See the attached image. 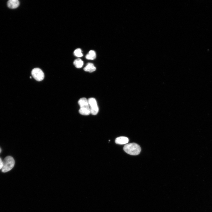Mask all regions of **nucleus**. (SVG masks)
Returning a JSON list of instances; mask_svg holds the SVG:
<instances>
[{
	"instance_id": "13",
	"label": "nucleus",
	"mask_w": 212,
	"mask_h": 212,
	"mask_svg": "<svg viewBox=\"0 0 212 212\" xmlns=\"http://www.w3.org/2000/svg\"><path fill=\"white\" fill-rule=\"evenodd\" d=\"M3 165V161L0 158V170L1 169Z\"/></svg>"
},
{
	"instance_id": "5",
	"label": "nucleus",
	"mask_w": 212,
	"mask_h": 212,
	"mask_svg": "<svg viewBox=\"0 0 212 212\" xmlns=\"http://www.w3.org/2000/svg\"><path fill=\"white\" fill-rule=\"evenodd\" d=\"M128 138L124 136L119 137L116 138L115 140V143L120 145L126 144L128 143Z\"/></svg>"
},
{
	"instance_id": "2",
	"label": "nucleus",
	"mask_w": 212,
	"mask_h": 212,
	"mask_svg": "<svg viewBox=\"0 0 212 212\" xmlns=\"http://www.w3.org/2000/svg\"><path fill=\"white\" fill-rule=\"evenodd\" d=\"M14 164V160L12 157H6L3 161V165L1 169L2 171L5 173L9 171L13 168Z\"/></svg>"
},
{
	"instance_id": "4",
	"label": "nucleus",
	"mask_w": 212,
	"mask_h": 212,
	"mask_svg": "<svg viewBox=\"0 0 212 212\" xmlns=\"http://www.w3.org/2000/svg\"><path fill=\"white\" fill-rule=\"evenodd\" d=\"M31 74L33 77L38 81H41L44 79V73L40 68H36L33 69L32 71Z\"/></svg>"
},
{
	"instance_id": "3",
	"label": "nucleus",
	"mask_w": 212,
	"mask_h": 212,
	"mask_svg": "<svg viewBox=\"0 0 212 212\" xmlns=\"http://www.w3.org/2000/svg\"><path fill=\"white\" fill-rule=\"evenodd\" d=\"M88 101L90 113L93 115H97L99 111V108L96 99L94 98H90L88 100Z\"/></svg>"
},
{
	"instance_id": "14",
	"label": "nucleus",
	"mask_w": 212,
	"mask_h": 212,
	"mask_svg": "<svg viewBox=\"0 0 212 212\" xmlns=\"http://www.w3.org/2000/svg\"><path fill=\"white\" fill-rule=\"evenodd\" d=\"M1 148H0V153H1Z\"/></svg>"
},
{
	"instance_id": "1",
	"label": "nucleus",
	"mask_w": 212,
	"mask_h": 212,
	"mask_svg": "<svg viewBox=\"0 0 212 212\" xmlns=\"http://www.w3.org/2000/svg\"><path fill=\"white\" fill-rule=\"evenodd\" d=\"M123 150L126 153L131 155H138L141 150L140 146L135 143L126 144L123 147Z\"/></svg>"
},
{
	"instance_id": "10",
	"label": "nucleus",
	"mask_w": 212,
	"mask_h": 212,
	"mask_svg": "<svg viewBox=\"0 0 212 212\" xmlns=\"http://www.w3.org/2000/svg\"><path fill=\"white\" fill-rule=\"evenodd\" d=\"M79 111L80 114L84 115H89L90 113L89 107L80 108Z\"/></svg>"
},
{
	"instance_id": "6",
	"label": "nucleus",
	"mask_w": 212,
	"mask_h": 212,
	"mask_svg": "<svg viewBox=\"0 0 212 212\" xmlns=\"http://www.w3.org/2000/svg\"><path fill=\"white\" fill-rule=\"evenodd\" d=\"M19 4L18 0H9L7 2L8 6L10 9H14L17 8Z\"/></svg>"
},
{
	"instance_id": "7",
	"label": "nucleus",
	"mask_w": 212,
	"mask_h": 212,
	"mask_svg": "<svg viewBox=\"0 0 212 212\" xmlns=\"http://www.w3.org/2000/svg\"><path fill=\"white\" fill-rule=\"evenodd\" d=\"M78 103L80 108L89 107L88 100L85 97L80 99L78 101Z\"/></svg>"
},
{
	"instance_id": "8",
	"label": "nucleus",
	"mask_w": 212,
	"mask_h": 212,
	"mask_svg": "<svg viewBox=\"0 0 212 212\" xmlns=\"http://www.w3.org/2000/svg\"><path fill=\"white\" fill-rule=\"evenodd\" d=\"M85 71L90 72H92L96 70V68L93 64L89 63L87 64L86 66L84 68Z\"/></svg>"
},
{
	"instance_id": "11",
	"label": "nucleus",
	"mask_w": 212,
	"mask_h": 212,
	"mask_svg": "<svg viewBox=\"0 0 212 212\" xmlns=\"http://www.w3.org/2000/svg\"><path fill=\"white\" fill-rule=\"evenodd\" d=\"M73 64L76 68H80L83 66V62L81 59H77L74 60Z\"/></svg>"
},
{
	"instance_id": "9",
	"label": "nucleus",
	"mask_w": 212,
	"mask_h": 212,
	"mask_svg": "<svg viewBox=\"0 0 212 212\" xmlns=\"http://www.w3.org/2000/svg\"><path fill=\"white\" fill-rule=\"evenodd\" d=\"M96 54L95 52L93 50H90L86 55V59L89 60H93L96 58Z\"/></svg>"
},
{
	"instance_id": "15",
	"label": "nucleus",
	"mask_w": 212,
	"mask_h": 212,
	"mask_svg": "<svg viewBox=\"0 0 212 212\" xmlns=\"http://www.w3.org/2000/svg\"><path fill=\"white\" fill-rule=\"evenodd\" d=\"M30 78H32L31 77H30Z\"/></svg>"
},
{
	"instance_id": "12",
	"label": "nucleus",
	"mask_w": 212,
	"mask_h": 212,
	"mask_svg": "<svg viewBox=\"0 0 212 212\" xmlns=\"http://www.w3.org/2000/svg\"><path fill=\"white\" fill-rule=\"evenodd\" d=\"M74 55L77 57H81L83 56L81 49L80 48L76 49L74 52Z\"/></svg>"
}]
</instances>
